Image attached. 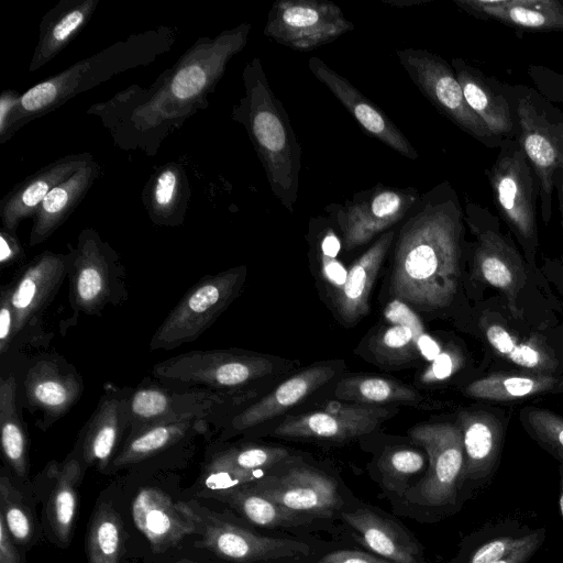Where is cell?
Returning <instances> with one entry per match:
<instances>
[{"mask_svg": "<svg viewBox=\"0 0 563 563\" xmlns=\"http://www.w3.org/2000/svg\"><path fill=\"white\" fill-rule=\"evenodd\" d=\"M209 497L225 503L255 526L267 529H289L308 525L316 517L290 510L247 488L244 484L210 493Z\"/></svg>", "mask_w": 563, "mask_h": 563, "instance_id": "obj_33", "label": "cell"}, {"mask_svg": "<svg viewBox=\"0 0 563 563\" xmlns=\"http://www.w3.org/2000/svg\"><path fill=\"white\" fill-rule=\"evenodd\" d=\"M92 158L87 155H71L60 158L18 184L2 200L0 216L2 229L15 233L19 223L34 217L48 192L87 166Z\"/></svg>", "mask_w": 563, "mask_h": 563, "instance_id": "obj_27", "label": "cell"}, {"mask_svg": "<svg viewBox=\"0 0 563 563\" xmlns=\"http://www.w3.org/2000/svg\"><path fill=\"white\" fill-rule=\"evenodd\" d=\"M389 416L388 409L375 405L332 402L320 411L287 417L272 435L345 441L372 432Z\"/></svg>", "mask_w": 563, "mask_h": 563, "instance_id": "obj_17", "label": "cell"}, {"mask_svg": "<svg viewBox=\"0 0 563 563\" xmlns=\"http://www.w3.org/2000/svg\"><path fill=\"white\" fill-rule=\"evenodd\" d=\"M97 174L98 165L92 161L48 192L34 216L30 234L31 246L47 240L69 217L92 185Z\"/></svg>", "mask_w": 563, "mask_h": 563, "instance_id": "obj_32", "label": "cell"}, {"mask_svg": "<svg viewBox=\"0 0 563 563\" xmlns=\"http://www.w3.org/2000/svg\"><path fill=\"white\" fill-rule=\"evenodd\" d=\"M391 324L374 338L373 352L382 362L402 363L419 355V340L423 330L419 319L405 303L394 301L386 310Z\"/></svg>", "mask_w": 563, "mask_h": 563, "instance_id": "obj_34", "label": "cell"}, {"mask_svg": "<svg viewBox=\"0 0 563 563\" xmlns=\"http://www.w3.org/2000/svg\"><path fill=\"white\" fill-rule=\"evenodd\" d=\"M464 220L475 236L474 272L485 284L498 288L515 306L526 275L520 254L501 232L500 220L488 208L467 200Z\"/></svg>", "mask_w": 563, "mask_h": 563, "instance_id": "obj_12", "label": "cell"}, {"mask_svg": "<svg viewBox=\"0 0 563 563\" xmlns=\"http://www.w3.org/2000/svg\"><path fill=\"white\" fill-rule=\"evenodd\" d=\"M394 239V230L384 232L350 267L336 295L338 310L345 321L354 322L368 312L371 290Z\"/></svg>", "mask_w": 563, "mask_h": 563, "instance_id": "obj_30", "label": "cell"}, {"mask_svg": "<svg viewBox=\"0 0 563 563\" xmlns=\"http://www.w3.org/2000/svg\"><path fill=\"white\" fill-rule=\"evenodd\" d=\"M354 30L340 7L325 0H279L274 2L264 34L296 51L329 44Z\"/></svg>", "mask_w": 563, "mask_h": 563, "instance_id": "obj_13", "label": "cell"}, {"mask_svg": "<svg viewBox=\"0 0 563 563\" xmlns=\"http://www.w3.org/2000/svg\"><path fill=\"white\" fill-rule=\"evenodd\" d=\"M21 96L12 91H4L0 99V132L5 133L11 115L19 106Z\"/></svg>", "mask_w": 563, "mask_h": 563, "instance_id": "obj_56", "label": "cell"}, {"mask_svg": "<svg viewBox=\"0 0 563 563\" xmlns=\"http://www.w3.org/2000/svg\"><path fill=\"white\" fill-rule=\"evenodd\" d=\"M209 422L181 420L145 428L125 440L111 462L113 468L126 467L166 452L167 450L205 434Z\"/></svg>", "mask_w": 563, "mask_h": 563, "instance_id": "obj_31", "label": "cell"}, {"mask_svg": "<svg viewBox=\"0 0 563 563\" xmlns=\"http://www.w3.org/2000/svg\"><path fill=\"white\" fill-rule=\"evenodd\" d=\"M19 494L11 485L7 476L0 481V516L11 533L19 542L29 541L33 532L32 518L21 500H18Z\"/></svg>", "mask_w": 563, "mask_h": 563, "instance_id": "obj_45", "label": "cell"}, {"mask_svg": "<svg viewBox=\"0 0 563 563\" xmlns=\"http://www.w3.org/2000/svg\"><path fill=\"white\" fill-rule=\"evenodd\" d=\"M536 90L549 101L563 104V73L538 65L528 68Z\"/></svg>", "mask_w": 563, "mask_h": 563, "instance_id": "obj_48", "label": "cell"}, {"mask_svg": "<svg viewBox=\"0 0 563 563\" xmlns=\"http://www.w3.org/2000/svg\"><path fill=\"white\" fill-rule=\"evenodd\" d=\"M514 109L516 139L523 148L539 184V212L549 222L553 213L554 181L563 175V111L525 85L504 84Z\"/></svg>", "mask_w": 563, "mask_h": 563, "instance_id": "obj_4", "label": "cell"}, {"mask_svg": "<svg viewBox=\"0 0 563 563\" xmlns=\"http://www.w3.org/2000/svg\"><path fill=\"white\" fill-rule=\"evenodd\" d=\"M451 66L467 104L487 129L503 140L515 139L517 124L504 82L487 76L462 58H452Z\"/></svg>", "mask_w": 563, "mask_h": 563, "instance_id": "obj_25", "label": "cell"}, {"mask_svg": "<svg viewBox=\"0 0 563 563\" xmlns=\"http://www.w3.org/2000/svg\"><path fill=\"white\" fill-rule=\"evenodd\" d=\"M0 427L3 455L19 476L27 473V434L18 404V384L14 376L0 379Z\"/></svg>", "mask_w": 563, "mask_h": 563, "instance_id": "obj_36", "label": "cell"}, {"mask_svg": "<svg viewBox=\"0 0 563 563\" xmlns=\"http://www.w3.org/2000/svg\"><path fill=\"white\" fill-rule=\"evenodd\" d=\"M522 419L532 437L563 462V417L547 409L528 407Z\"/></svg>", "mask_w": 563, "mask_h": 563, "instance_id": "obj_44", "label": "cell"}, {"mask_svg": "<svg viewBox=\"0 0 563 563\" xmlns=\"http://www.w3.org/2000/svg\"><path fill=\"white\" fill-rule=\"evenodd\" d=\"M289 457L285 448L233 445L214 452L205 465L202 485L211 492L256 481Z\"/></svg>", "mask_w": 563, "mask_h": 563, "instance_id": "obj_24", "label": "cell"}, {"mask_svg": "<svg viewBox=\"0 0 563 563\" xmlns=\"http://www.w3.org/2000/svg\"><path fill=\"white\" fill-rule=\"evenodd\" d=\"M394 249L390 290L426 310L446 307L460 277L464 210L444 180L419 197L404 218Z\"/></svg>", "mask_w": 563, "mask_h": 563, "instance_id": "obj_1", "label": "cell"}, {"mask_svg": "<svg viewBox=\"0 0 563 563\" xmlns=\"http://www.w3.org/2000/svg\"><path fill=\"white\" fill-rule=\"evenodd\" d=\"M82 68L84 65H77L29 89L21 96L16 107L20 109L19 113L24 115L37 113L55 104L70 91L74 79Z\"/></svg>", "mask_w": 563, "mask_h": 563, "instance_id": "obj_43", "label": "cell"}, {"mask_svg": "<svg viewBox=\"0 0 563 563\" xmlns=\"http://www.w3.org/2000/svg\"><path fill=\"white\" fill-rule=\"evenodd\" d=\"M485 335L497 354L520 367L539 374L554 368L553 358L541 346L518 340L500 324H487Z\"/></svg>", "mask_w": 563, "mask_h": 563, "instance_id": "obj_41", "label": "cell"}, {"mask_svg": "<svg viewBox=\"0 0 563 563\" xmlns=\"http://www.w3.org/2000/svg\"><path fill=\"white\" fill-rule=\"evenodd\" d=\"M462 363L461 355L455 350H448L438 355L432 365L422 376L424 382L442 380L452 375Z\"/></svg>", "mask_w": 563, "mask_h": 563, "instance_id": "obj_51", "label": "cell"}, {"mask_svg": "<svg viewBox=\"0 0 563 563\" xmlns=\"http://www.w3.org/2000/svg\"><path fill=\"white\" fill-rule=\"evenodd\" d=\"M556 379L544 374L494 373L472 382L464 394L484 400H517L552 390Z\"/></svg>", "mask_w": 563, "mask_h": 563, "instance_id": "obj_37", "label": "cell"}, {"mask_svg": "<svg viewBox=\"0 0 563 563\" xmlns=\"http://www.w3.org/2000/svg\"><path fill=\"white\" fill-rule=\"evenodd\" d=\"M318 563H395L386 559H380L372 554L353 551L341 550L325 554Z\"/></svg>", "mask_w": 563, "mask_h": 563, "instance_id": "obj_53", "label": "cell"}, {"mask_svg": "<svg viewBox=\"0 0 563 563\" xmlns=\"http://www.w3.org/2000/svg\"><path fill=\"white\" fill-rule=\"evenodd\" d=\"M96 0H85L71 3L70 7L51 12L41 27V37L31 64V70H36L53 58L89 20L95 10Z\"/></svg>", "mask_w": 563, "mask_h": 563, "instance_id": "obj_35", "label": "cell"}, {"mask_svg": "<svg viewBox=\"0 0 563 563\" xmlns=\"http://www.w3.org/2000/svg\"><path fill=\"white\" fill-rule=\"evenodd\" d=\"M308 67L352 114L368 135L379 140L406 158L416 161L417 150L395 123L372 101L358 91L345 77L329 67L322 59L312 56Z\"/></svg>", "mask_w": 563, "mask_h": 563, "instance_id": "obj_19", "label": "cell"}, {"mask_svg": "<svg viewBox=\"0 0 563 563\" xmlns=\"http://www.w3.org/2000/svg\"><path fill=\"white\" fill-rule=\"evenodd\" d=\"M68 254L69 300L75 311L100 314L108 305H121L128 298L125 269L93 230H84Z\"/></svg>", "mask_w": 563, "mask_h": 563, "instance_id": "obj_9", "label": "cell"}, {"mask_svg": "<svg viewBox=\"0 0 563 563\" xmlns=\"http://www.w3.org/2000/svg\"><path fill=\"white\" fill-rule=\"evenodd\" d=\"M255 396L254 389L230 393L196 388L175 389L156 379H145L132 389L129 398L128 437L165 422L202 420L211 423Z\"/></svg>", "mask_w": 563, "mask_h": 563, "instance_id": "obj_7", "label": "cell"}, {"mask_svg": "<svg viewBox=\"0 0 563 563\" xmlns=\"http://www.w3.org/2000/svg\"><path fill=\"white\" fill-rule=\"evenodd\" d=\"M250 29L249 23L241 24L188 52L141 113L167 119L202 98L219 80L230 58L245 46Z\"/></svg>", "mask_w": 563, "mask_h": 563, "instance_id": "obj_6", "label": "cell"}, {"mask_svg": "<svg viewBox=\"0 0 563 563\" xmlns=\"http://www.w3.org/2000/svg\"><path fill=\"white\" fill-rule=\"evenodd\" d=\"M410 438L427 452L429 465L424 476L398 499V512L421 519H437L460 504L459 489L464 468L461 429L452 423L419 424ZM417 519V520H418Z\"/></svg>", "mask_w": 563, "mask_h": 563, "instance_id": "obj_3", "label": "cell"}, {"mask_svg": "<svg viewBox=\"0 0 563 563\" xmlns=\"http://www.w3.org/2000/svg\"><path fill=\"white\" fill-rule=\"evenodd\" d=\"M343 521L356 532V540L395 563H424L422 545L398 521L368 508L342 511Z\"/></svg>", "mask_w": 563, "mask_h": 563, "instance_id": "obj_26", "label": "cell"}, {"mask_svg": "<svg viewBox=\"0 0 563 563\" xmlns=\"http://www.w3.org/2000/svg\"><path fill=\"white\" fill-rule=\"evenodd\" d=\"M385 490L400 498L412 486L411 481L426 468V456L412 448L387 450L377 463Z\"/></svg>", "mask_w": 563, "mask_h": 563, "instance_id": "obj_42", "label": "cell"}, {"mask_svg": "<svg viewBox=\"0 0 563 563\" xmlns=\"http://www.w3.org/2000/svg\"><path fill=\"white\" fill-rule=\"evenodd\" d=\"M22 253L21 245L15 233L1 230L0 233V263L2 266L10 265L19 260Z\"/></svg>", "mask_w": 563, "mask_h": 563, "instance_id": "obj_54", "label": "cell"}, {"mask_svg": "<svg viewBox=\"0 0 563 563\" xmlns=\"http://www.w3.org/2000/svg\"><path fill=\"white\" fill-rule=\"evenodd\" d=\"M0 563H21L20 555L15 549L11 533L4 520L0 516Z\"/></svg>", "mask_w": 563, "mask_h": 563, "instance_id": "obj_55", "label": "cell"}, {"mask_svg": "<svg viewBox=\"0 0 563 563\" xmlns=\"http://www.w3.org/2000/svg\"><path fill=\"white\" fill-rule=\"evenodd\" d=\"M419 197L418 190L412 187L397 188L380 184L355 194L336 212L344 247L351 251L366 244L378 233L388 231L406 217Z\"/></svg>", "mask_w": 563, "mask_h": 563, "instance_id": "obj_15", "label": "cell"}, {"mask_svg": "<svg viewBox=\"0 0 563 563\" xmlns=\"http://www.w3.org/2000/svg\"><path fill=\"white\" fill-rule=\"evenodd\" d=\"M486 175L500 219L527 253L538 245L539 184L531 164L515 139H504Z\"/></svg>", "mask_w": 563, "mask_h": 563, "instance_id": "obj_8", "label": "cell"}, {"mask_svg": "<svg viewBox=\"0 0 563 563\" xmlns=\"http://www.w3.org/2000/svg\"><path fill=\"white\" fill-rule=\"evenodd\" d=\"M273 470L244 485L266 499L317 519H331L341 510L344 501L338 483L328 474L307 464H289L278 472Z\"/></svg>", "mask_w": 563, "mask_h": 563, "instance_id": "obj_14", "label": "cell"}, {"mask_svg": "<svg viewBox=\"0 0 563 563\" xmlns=\"http://www.w3.org/2000/svg\"><path fill=\"white\" fill-rule=\"evenodd\" d=\"M273 362L238 349L198 350L155 364L152 377L175 389L242 391L273 372Z\"/></svg>", "mask_w": 563, "mask_h": 563, "instance_id": "obj_5", "label": "cell"}, {"mask_svg": "<svg viewBox=\"0 0 563 563\" xmlns=\"http://www.w3.org/2000/svg\"><path fill=\"white\" fill-rule=\"evenodd\" d=\"M81 466L77 459L66 461L57 473L56 484L49 496L47 516L49 525L62 542L70 538L78 509V483Z\"/></svg>", "mask_w": 563, "mask_h": 563, "instance_id": "obj_38", "label": "cell"}, {"mask_svg": "<svg viewBox=\"0 0 563 563\" xmlns=\"http://www.w3.org/2000/svg\"><path fill=\"white\" fill-rule=\"evenodd\" d=\"M132 517L156 553L175 547L201 528L199 516L190 505L175 503L165 492L154 487L139 490L132 504Z\"/></svg>", "mask_w": 563, "mask_h": 563, "instance_id": "obj_18", "label": "cell"}, {"mask_svg": "<svg viewBox=\"0 0 563 563\" xmlns=\"http://www.w3.org/2000/svg\"><path fill=\"white\" fill-rule=\"evenodd\" d=\"M11 285L1 288L0 296V354L4 355L13 340L14 313L10 300Z\"/></svg>", "mask_w": 563, "mask_h": 563, "instance_id": "obj_50", "label": "cell"}, {"mask_svg": "<svg viewBox=\"0 0 563 563\" xmlns=\"http://www.w3.org/2000/svg\"><path fill=\"white\" fill-rule=\"evenodd\" d=\"M467 14L531 32L563 31V0H455Z\"/></svg>", "mask_w": 563, "mask_h": 563, "instance_id": "obj_28", "label": "cell"}, {"mask_svg": "<svg viewBox=\"0 0 563 563\" xmlns=\"http://www.w3.org/2000/svg\"><path fill=\"white\" fill-rule=\"evenodd\" d=\"M178 174L176 168H164L155 179L153 188L154 211L164 218L169 216L178 194Z\"/></svg>", "mask_w": 563, "mask_h": 563, "instance_id": "obj_46", "label": "cell"}, {"mask_svg": "<svg viewBox=\"0 0 563 563\" xmlns=\"http://www.w3.org/2000/svg\"><path fill=\"white\" fill-rule=\"evenodd\" d=\"M335 371L330 366H313L289 377L272 393L235 415L228 424L231 431H243L273 419L303 400L330 380Z\"/></svg>", "mask_w": 563, "mask_h": 563, "instance_id": "obj_29", "label": "cell"}, {"mask_svg": "<svg viewBox=\"0 0 563 563\" xmlns=\"http://www.w3.org/2000/svg\"><path fill=\"white\" fill-rule=\"evenodd\" d=\"M23 388L31 408L56 420L79 400L84 384L77 371L63 358L45 357L27 369Z\"/></svg>", "mask_w": 563, "mask_h": 563, "instance_id": "obj_23", "label": "cell"}, {"mask_svg": "<svg viewBox=\"0 0 563 563\" xmlns=\"http://www.w3.org/2000/svg\"><path fill=\"white\" fill-rule=\"evenodd\" d=\"M192 507V506H191ZM192 509L203 528L202 539L195 544L217 556L238 562L251 563L307 556L310 547L301 541L260 534L253 530L224 520L205 508Z\"/></svg>", "mask_w": 563, "mask_h": 563, "instance_id": "obj_16", "label": "cell"}, {"mask_svg": "<svg viewBox=\"0 0 563 563\" xmlns=\"http://www.w3.org/2000/svg\"><path fill=\"white\" fill-rule=\"evenodd\" d=\"M243 81L245 96L233 111V118L246 129L274 196L294 212L301 147L286 109L271 89L260 58L254 57L246 64Z\"/></svg>", "mask_w": 563, "mask_h": 563, "instance_id": "obj_2", "label": "cell"}, {"mask_svg": "<svg viewBox=\"0 0 563 563\" xmlns=\"http://www.w3.org/2000/svg\"><path fill=\"white\" fill-rule=\"evenodd\" d=\"M545 539V529L540 528L531 532L529 540L521 547L492 563H528L540 549Z\"/></svg>", "mask_w": 563, "mask_h": 563, "instance_id": "obj_52", "label": "cell"}, {"mask_svg": "<svg viewBox=\"0 0 563 563\" xmlns=\"http://www.w3.org/2000/svg\"><path fill=\"white\" fill-rule=\"evenodd\" d=\"M339 399L354 404L418 402L421 396L411 387L378 376H351L339 382L334 389Z\"/></svg>", "mask_w": 563, "mask_h": 563, "instance_id": "obj_39", "label": "cell"}, {"mask_svg": "<svg viewBox=\"0 0 563 563\" xmlns=\"http://www.w3.org/2000/svg\"><path fill=\"white\" fill-rule=\"evenodd\" d=\"M530 534L531 532L520 537L506 536L494 538L477 548L466 563L495 562L517 548L523 545L529 540Z\"/></svg>", "mask_w": 563, "mask_h": 563, "instance_id": "obj_47", "label": "cell"}, {"mask_svg": "<svg viewBox=\"0 0 563 563\" xmlns=\"http://www.w3.org/2000/svg\"><path fill=\"white\" fill-rule=\"evenodd\" d=\"M555 187V196L558 198L560 214H561V224L563 229V175L558 174L554 181Z\"/></svg>", "mask_w": 563, "mask_h": 563, "instance_id": "obj_57", "label": "cell"}, {"mask_svg": "<svg viewBox=\"0 0 563 563\" xmlns=\"http://www.w3.org/2000/svg\"><path fill=\"white\" fill-rule=\"evenodd\" d=\"M131 391L113 387L101 396L81 434V457L87 465L107 467L125 442L130 433Z\"/></svg>", "mask_w": 563, "mask_h": 563, "instance_id": "obj_21", "label": "cell"}, {"mask_svg": "<svg viewBox=\"0 0 563 563\" xmlns=\"http://www.w3.org/2000/svg\"><path fill=\"white\" fill-rule=\"evenodd\" d=\"M123 548V528L113 507L102 503L95 511L88 536L89 563H119Z\"/></svg>", "mask_w": 563, "mask_h": 563, "instance_id": "obj_40", "label": "cell"}, {"mask_svg": "<svg viewBox=\"0 0 563 563\" xmlns=\"http://www.w3.org/2000/svg\"><path fill=\"white\" fill-rule=\"evenodd\" d=\"M559 473H560V486H559V507L561 517L563 519V464L559 466Z\"/></svg>", "mask_w": 563, "mask_h": 563, "instance_id": "obj_58", "label": "cell"}, {"mask_svg": "<svg viewBox=\"0 0 563 563\" xmlns=\"http://www.w3.org/2000/svg\"><path fill=\"white\" fill-rule=\"evenodd\" d=\"M176 563H196V562H191V561H189V560H181V561H178V562H176Z\"/></svg>", "mask_w": 563, "mask_h": 563, "instance_id": "obj_59", "label": "cell"}, {"mask_svg": "<svg viewBox=\"0 0 563 563\" xmlns=\"http://www.w3.org/2000/svg\"><path fill=\"white\" fill-rule=\"evenodd\" d=\"M396 55L411 81L442 115L486 147L499 148L503 139L472 111L451 64L420 48L397 49Z\"/></svg>", "mask_w": 563, "mask_h": 563, "instance_id": "obj_11", "label": "cell"}, {"mask_svg": "<svg viewBox=\"0 0 563 563\" xmlns=\"http://www.w3.org/2000/svg\"><path fill=\"white\" fill-rule=\"evenodd\" d=\"M69 254L45 251L22 271L11 285L14 313L13 339L52 302L68 276Z\"/></svg>", "mask_w": 563, "mask_h": 563, "instance_id": "obj_20", "label": "cell"}, {"mask_svg": "<svg viewBox=\"0 0 563 563\" xmlns=\"http://www.w3.org/2000/svg\"><path fill=\"white\" fill-rule=\"evenodd\" d=\"M322 251V273L332 285H336L338 289L342 287L346 275L340 262L335 260L340 251V241L332 230H327L321 241Z\"/></svg>", "mask_w": 563, "mask_h": 563, "instance_id": "obj_49", "label": "cell"}, {"mask_svg": "<svg viewBox=\"0 0 563 563\" xmlns=\"http://www.w3.org/2000/svg\"><path fill=\"white\" fill-rule=\"evenodd\" d=\"M244 276V267H235L201 278L156 329L150 347L173 350L196 341L236 297Z\"/></svg>", "mask_w": 563, "mask_h": 563, "instance_id": "obj_10", "label": "cell"}, {"mask_svg": "<svg viewBox=\"0 0 563 563\" xmlns=\"http://www.w3.org/2000/svg\"><path fill=\"white\" fill-rule=\"evenodd\" d=\"M459 421L464 448V468L459 489L461 504L494 473L503 444V427L485 411L463 412Z\"/></svg>", "mask_w": 563, "mask_h": 563, "instance_id": "obj_22", "label": "cell"}]
</instances>
